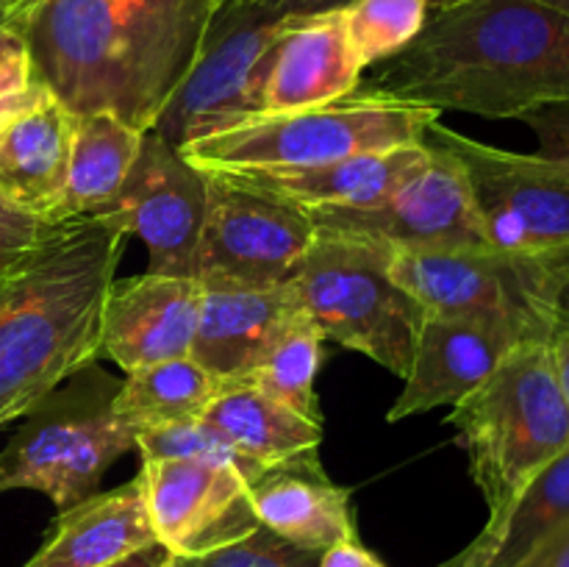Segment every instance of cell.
Segmentation results:
<instances>
[{"label": "cell", "instance_id": "obj_15", "mask_svg": "<svg viewBox=\"0 0 569 567\" xmlns=\"http://www.w3.org/2000/svg\"><path fill=\"white\" fill-rule=\"evenodd\" d=\"M537 337L531 331L500 317L426 309L411 370L387 420L400 422L437 406H456L487 384L511 350Z\"/></svg>", "mask_w": 569, "mask_h": 567}, {"label": "cell", "instance_id": "obj_45", "mask_svg": "<svg viewBox=\"0 0 569 567\" xmlns=\"http://www.w3.org/2000/svg\"><path fill=\"white\" fill-rule=\"evenodd\" d=\"M164 567H176V561H172V559H170V561H167V565H164Z\"/></svg>", "mask_w": 569, "mask_h": 567}, {"label": "cell", "instance_id": "obj_37", "mask_svg": "<svg viewBox=\"0 0 569 567\" xmlns=\"http://www.w3.org/2000/svg\"><path fill=\"white\" fill-rule=\"evenodd\" d=\"M517 567H569V523L545 539L522 565Z\"/></svg>", "mask_w": 569, "mask_h": 567}, {"label": "cell", "instance_id": "obj_10", "mask_svg": "<svg viewBox=\"0 0 569 567\" xmlns=\"http://www.w3.org/2000/svg\"><path fill=\"white\" fill-rule=\"evenodd\" d=\"M206 195L198 281L233 289L292 281L317 237L309 211L222 172H206Z\"/></svg>", "mask_w": 569, "mask_h": 567}, {"label": "cell", "instance_id": "obj_34", "mask_svg": "<svg viewBox=\"0 0 569 567\" xmlns=\"http://www.w3.org/2000/svg\"><path fill=\"white\" fill-rule=\"evenodd\" d=\"M33 83L31 53L14 22H0V98L22 92Z\"/></svg>", "mask_w": 569, "mask_h": 567}, {"label": "cell", "instance_id": "obj_21", "mask_svg": "<svg viewBox=\"0 0 569 567\" xmlns=\"http://www.w3.org/2000/svg\"><path fill=\"white\" fill-rule=\"evenodd\" d=\"M250 500L261 526L298 548L322 554L356 539L350 489L333 484L317 456L261 470L250 481Z\"/></svg>", "mask_w": 569, "mask_h": 567}, {"label": "cell", "instance_id": "obj_16", "mask_svg": "<svg viewBox=\"0 0 569 567\" xmlns=\"http://www.w3.org/2000/svg\"><path fill=\"white\" fill-rule=\"evenodd\" d=\"M342 9L303 17L278 37L256 70L244 120L315 109L359 87L365 64L345 31Z\"/></svg>", "mask_w": 569, "mask_h": 567}, {"label": "cell", "instance_id": "obj_11", "mask_svg": "<svg viewBox=\"0 0 569 567\" xmlns=\"http://www.w3.org/2000/svg\"><path fill=\"white\" fill-rule=\"evenodd\" d=\"M392 276L428 311L500 317L550 342L539 256H509L492 248L409 250L395 248Z\"/></svg>", "mask_w": 569, "mask_h": 567}, {"label": "cell", "instance_id": "obj_43", "mask_svg": "<svg viewBox=\"0 0 569 567\" xmlns=\"http://www.w3.org/2000/svg\"><path fill=\"white\" fill-rule=\"evenodd\" d=\"M6 20H9V6L0 3V22H6Z\"/></svg>", "mask_w": 569, "mask_h": 567}, {"label": "cell", "instance_id": "obj_22", "mask_svg": "<svg viewBox=\"0 0 569 567\" xmlns=\"http://www.w3.org/2000/svg\"><path fill=\"white\" fill-rule=\"evenodd\" d=\"M428 161V145H400L376 153L348 156L300 170L267 172H222L259 187L276 198L289 200L303 211L315 209H365L387 198L395 187L415 176Z\"/></svg>", "mask_w": 569, "mask_h": 567}, {"label": "cell", "instance_id": "obj_40", "mask_svg": "<svg viewBox=\"0 0 569 567\" xmlns=\"http://www.w3.org/2000/svg\"><path fill=\"white\" fill-rule=\"evenodd\" d=\"M39 89H42V83H39L37 78H33L31 87H26V89H22V92L9 94V98H0V126H3V122L9 120V117H14L17 111L22 109V106L31 103V100L39 94Z\"/></svg>", "mask_w": 569, "mask_h": 567}, {"label": "cell", "instance_id": "obj_1", "mask_svg": "<svg viewBox=\"0 0 569 567\" xmlns=\"http://www.w3.org/2000/svg\"><path fill=\"white\" fill-rule=\"evenodd\" d=\"M361 92L442 111L517 117L569 103V17L542 0H467L361 76Z\"/></svg>", "mask_w": 569, "mask_h": 567}, {"label": "cell", "instance_id": "obj_14", "mask_svg": "<svg viewBox=\"0 0 569 567\" xmlns=\"http://www.w3.org/2000/svg\"><path fill=\"white\" fill-rule=\"evenodd\" d=\"M139 481L156 539L172 559L211 554L261 526L250 500V481L237 465L148 459Z\"/></svg>", "mask_w": 569, "mask_h": 567}, {"label": "cell", "instance_id": "obj_20", "mask_svg": "<svg viewBox=\"0 0 569 567\" xmlns=\"http://www.w3.org/2000/svg\"><path fill=\"white\" fill-rule=\"evenodd\" d=\"M126 26L139 100L153 128L192 67L222 0H111Z\"/></svg>", "mask_w": 569, "mask_h": 567}, {"label": "cell", "instance_id": "obj_4", "mask_svg": "<svg viewBox=\"0 0 569 567\" xmlns=\"http://www.w3.org/2000/svg\"><path fill=\"white\" fill-rule=\"evenodd\" d=\"M437 109L353 89L348 98L276 117H253L181 145L203 172H267L328 165L359 153L422 142Z\"/></svg>", "mask_w": 569, "mask_h": 567}, {"label": "cell", "instance_id": "obj_41", "mask_svg": "<svg viewBox=\"0 0 569 567\" xmlns=\"http://www.w3.org/2000/svg\"><path fill=\"white\" fill-rule=\"evenodd\" d=\"M461 3H467V0H428V9H431V14H437V11L453 9V6H461Z\"/></svg>", "mask_w": 569, "mask_h": 567}, {"label": "cell", "instance_id": "obj_13", "mask_svg": "<svg viewBox=\"0 0 569 567\" xmlns=\"http://www.w3.org/2000/svg\"><path fill=\"white\" fill-rule=\"evenodd\" d=\"M206 198V172L189 165L176 145L150 128L114 203L103 215L142 239L150 259L148 272L198 278Z\"/></svg>", "mask_w": 569, "mask_h": 567}, {"label": "cell", "instance_id": "obj_39", "mask_svg": "<svg viewBox=\"0 0 569 567\" xmlns=\"http://www.w3.org/2000/svg\"><path fill=\"white\" fill-rule=\"evenodd\" d=\"M550 350H553L556 376H559L561 392H565V400L569 406V331L553 334V339H550Z\"/></svg>", "mask_w": 569, "mask_h": 567}, {"label": "cell", "instance_id": "obj_32", "mask_svg": "<svg viewBox=\"0 0 569 567\" xmlns=\"http://www.w3.org/2000/svg\"><path fill=\"white\" fill-rule=\"evenodd\" d=\"M539 259H542L539 298H542L545 317L553 334L569 331V250L539 256Z\"/></svg>", "mask_w": 569, "mask_h": 567}, {"label": "cell", "instance_id": "obj_28", "mask_svg": "<svg viewBox=\"0 0 569 567\" xmlns=\"http://www.w3.org/2000/svg\"><path fill=\"white\" fill-rule=\"evenodd\" d=\"M322 342H326V337H322L320 328L303 311L278 337L270 354L261 359V365L242 384L261 389L272 400L298 411L306 420L322 422L320 400H317L315 392V381L322 361Z\"/></svg>", "mask_w": 569, "mask_h": 567}, {"label": "cell", "instance_id": "obj_17", "mask_svg": "<svg viewBox=\"0 0 569 567\" xmlns=\"http://www.w3.org/2000/svg\"><path fill=\"white\" fill-rule=\"evenodd\" d=\"M203 284L181 276H139L111 281L103 306V356L131 372L189 356L198 331Z\"/></svg>", "mask_w": 569, "mask_h": 567}, {"label": "cell", "instance_id": "obj_8", "mask_svg": "<svg viewBox=\"0 0 569 567\" xmlns=\"http://www.w3.org/2000/svg\"><path fill=\"white\" fill-rule=\"evenodd\" d=\"M350 0H222L211 17L198 56L156 120L176 148L239 126L248 117V94L267 50L292 22Z\"/></svg>", "mask_w": 569, "mask_h": 567}, {"label": "cell", "instance_id": "obj_3", "mask_svg": "<svg viewBox=\"0 0 569 567\" xmlns=\"http://www.w3.org/2000/svg\"><path fill=\"white\" fill-rule=\"evenodd\" d=\"M448 426L495 517L569 448V406L550 342L533 339L511 350L487 384L453 406Z\"/></svg>", "mask_w": 569, "mask_h": 567}, {"label": "cell", "instance_id": "obj_19", "mask_svg": "<svg viewBox=\"0 0 569 567\" xmlns=\"http://www.w3.org/2000/svg\"><path fill=\"white\" fill-rule=\"evenodd\" d=\"M76 120L42 83L37 98L0 126V195L44 222L64 189Z\"/></svg>", "mask_w": 569, "mask_h": 567}, {"label": "cell", "instance_id": "obj_25", "mask_svg": "<svg viewBox=\"0 0 569 567\" xmlns=\"http://www.w3.org/2000/svg\"><path fill=\"white\" fill-rule=\"evenodd\" d=\"M200 420L220 431L226 442L259 470L311 459L322 442V422L306 420L250 384L222 387Z\"/></svg>", "mask_w": 569, "mask_h": 567}, {"label": "cell", "instance_id": "obj_6", "mask_svg": "<svg viewBox=\"0 0 569 567\" xmlns=\"http://www.w3.org/2000/svg\"><path fill=\"white\" fill-rule=\"evenodd\" d=\"M120 384L92 365L33 406L0 450V495L33 489L64 511L100 493L106 470L137 448L114 411Z\"/></svg>", "mask_w": 569, "mask_h": 567}, {"label": "cell", "instance_id": "obj_9", "mask_svg": "<svg viewBox=\"0 0 569 567\" xmlns=\"http://www.w3.org/2000/svg\"><path fill=\"white\" fill-rule=\"evenodd\" d=\"M422 139L465 170L489 248L509 256L569 250V170L542 153H517L433 120Z\"/></svg>", "mask_w": 569, "mask_h": 567}, {"label": "cell", "instance_id": "obj_44", "mask_svg": "<svg viewBox=\"0 0 569 567\" xmlns=\"http://www.w3.org/2000/svg\"><path fill=\"white\" fill-rule=\"evenodd\" d=\"M0 3H3V6H9V9H11V3H14V0H0Z\"/></svg>", "mask_w": 569, "mask_h": 567}, {"label": "cell", "instance_id": "obj_33", "mask_svg": "<svg viewBox=\"0 0 569 567\" xmlns=\"http://www.w3.org/2000/svg\"><path fill=\"white\" fill-rule=\"evenodd\" d=\"M533 133H537V153L559 161L569 170V103H553L533 109L520 117Z\"/></svg>", "mask_w": 569, "mask_h": 567}, {"label": "cell", "instance_id": "obj_18", "mask_svg": "<svg viewBox=\"0 0 569 567\" xmlns=\"http://www.w3.org/2000/svg\"><path fill=\"white\" fill-rule=\"evenodd\" d=\"M303 311L292 284L272 289L203 287L189 356L220 378L222 387L242 384Z\"/></svg>", "mask_w": 569, "mask_h": 567}, {"label": "cell", "instance_id": "obj_2", "mask_svg": "<svg viewBox=\"0 0 569 567\" xmlns=\"http://www.w3.org/2000/svg\"><path fill=\"white\" fill-rule=\"evenodd\" d=\"M126 239L114 217H70L0 265V428L103 359V306Z\"/></svg>", "mask_w": 569, "mask_h": 567}, {"label": "cell", "instance_id": "obj_29", "mask_svg": "<svg viewBox=\"0 0 569 567\" xmlns=\"http://www.w3.org/2000/svg\"><path fill=\"white\" fill-rule=\"evenodd\" d=\"M428 17V0H350L342 9L345 31L365 70L403 53Z\"/></svg>", "mask_w": 569, "mask_h": 567}, {"label": "cell", "instance_id": "obj_31", "mask_svg": "<svg viewBox=\"0 0 569 567\" xmlns=\"http://www.w3.org/2000/svg\"><path fill=\"white\" fill-rule=\"evenodd\" d=\"M320 556L317 550L298 548L270 528L259 526L248 537L222 545L211 554L172 561L176 567H317Z\"/></svg>", "mask_w": 569, "mask_h": 567}, {"label": "cell", "instance_id": "obj_24", "mask_svg": "<svg viewBox=\"0 0 569 567\" xmlns=\"http://www.w3.org/2000/svg\"><path fill=\"white\" fill-rule=\"evenodd\" d=\"M569 523V448L537 472L483 531L442 567H517Z\"/></svg>", "mask_w": 569, "mask_h": 567}, {"label": "cell", "instance_id": "obj_42", "mask_svg": "<svg viewBox=\"0 0 569 567\" xmlns=\"http://www.w3.org/2000/svg\"><path fill=\"white\" fill-rule=\"evenodd\" d=\"M542 3L553 6V9H559V11H565V14L569 17V0H542Z\"/></svg>", "mask_w": 569, "mask_h": 567}, {"label": "cell", "instance_id": "obj_38", "mask_svg": "<svg viewBox=\"0 0 569 567\" xmlns=\"http://www.w3.org/2000/svg\"><path fill=\"white\" fill-rule=\"evenodd\" d=\"M170 550L164 548V545H150V548H142L137 550V554L126 556V559L114 561V565H106V567H164L167 561H170Z\"/></svg>", "mask_w": 569, "mask_h": 567}, {"label": "cell", "instance_id": "obj_35", "mask_svg": "<svg viewBox=\"0 0 569 567\" xmlns=\"http://www.w3.org/2000/svg\"><path fill=\"white\" fill-rule=\"evenodd\" d=\"M48 228L50 222H44L42 217L28 215L0 195V265L37 245Z\"/></svg>", "mask_w": 569, "mask_h": 567}, {"label": "cell", "instance_id": "obj_7", "mask_svg": "<svg viewBox=\"0 0 569 567\" xmlns=\"http://www.w3.org/2000/svg\"><path fill=\"white\" fill-rule=\"evenodd\" d=\"M9 22L26 37L33 78L72 115L111 111L150 131L126 26L111 0H14Z\"/></svg>", "mask_w": 569, "mask_h": 567}, {"label": "cell", "instance_id": "obj_36", "mask_svg": "<svg viewBox=\"0 0 569 567\" xmlns=\"http://www.w3.org/2000/svg\"><path fill=\"white\" fill-rule=\"evenodd\" d=\"M317 567H387V565H383L376 554L361 548L359 539H345V543H337L328 550H322L320 565Z\"/></svg>", "mask_w": 569, "mask_h": 567}, {"label": "cell", "instance_id": "obj_23", "mask_svg": "<svg viewBox=\"0 0 569 567\" xmlns=\"http://www.w3.org/2000/svg\"><path fill=\"white\" fill-rule=\"evenodd\" d=\"M156 543L137 476L59 511L48 543L22 567H106Z\"/></svg>", "mask_w": 569, "mask_h": 567}, {"label": "cell", "instance_id": "obj_12", "mask_svg": "<svg viewBox=\"0 0 569 567\" xmlns=\"http://www.w3.org/2000/svg\"><path fill=\"white\" fill-rule=\"evenodd\" d=\"M426 145V165L387 198L365 209H315L309 211L315 226L365 233L409 250L489 248L461 165L448 150Z\"/></svg>", "mask_w": 569, "mask_h": 567}, {"label": "cell", "instance_id": "obj_27", "mask_svg": "<svg viewBox=\"0 0 569 567\" xmlns=\"http://www.w3.org/2000/svg\"><path fill=\"white\" fill-rule=\"evenodd\" d=\"M220 392V378L192 356H183L128 372L114 398V411L139 434L144 428L200 420Z\"/></svg>", "mask_w": 569, "mask_h": 567}, {"label": "cell", "instance_id": "obj_5", "mask_svg": "<svg viewBox=\"0 0 569 567\" xmlns=\"http://www.w3.org/2000/svg\"><path fill=\"white\" fill-rule=\"evenodd\" d=\"M392 253L383 239L317 228L289 284L322 337L406 378L426 309L392 276Z\"/></svg>", "mask_w": 569, "mask_h": 567}, {"label": "cell", "instance_id": "obj_30", "mask_svg": "<svg viewBox=\"0 0 569 567\" xmlns=\"http://www.w3.org/2000/svg\"><path fill=\"white\" fill-rule=\"evenodd\" d=\"M137 450L142 461L148 459H203V461H226L237 465L244 472L248 481L259 476V467L250 465L248 459L237 454L226 442L220 431L209 426L206 420L176 422V426L144 428L137 434Z\"/></svg>", "mask_w": 569, "mask_h": 567}, {"label": "cell", "instance_id": "obj_26", "mask_svg": "<svg viewBox=\"0 0 569 567\" xmlns=\"http://www.w3.org/2000/svg\"><path fill=\"white\" fill-rule=\"evenodd\" d=\"M144 131L111 111L81 115L72 133L70 167L50 222L103 215L133 167Z\"/></svg>", "mask_w": 569, "mask_h": 567}]
</instances>
